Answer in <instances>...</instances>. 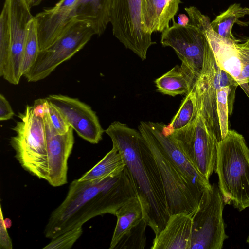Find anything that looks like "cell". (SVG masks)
I'll list each match as a JSON object with an SVG mask.
<instances>
[{
  "label": "cell",
  "mask_w": 249,
  "mask_h": 249,
  "mask_svg": "<svg viewBox=\"0 0 249 249\" xmlns=\"http://www.w3.org/2000/svg\"><path fill=\"white\" fill-rule=\"evenodd\" d=\"M136 197V188L126 166L115 176L94 180L75 179L71 183L64 201L52 213L44 235L52 239L82 226L95 216L115 215L122 206Z\"/></svg>",
  "instance_id": "obj_1"
},
{
  "label": "cell",
  "mask_w": 249,
  "mask_h": 249,
  "mask_svg": "<svg viewBox=\"0 0 249 249\" xmlns=\"http://www.w3.org/2000/svg\"><path fill=\"white\" fill-rule=\"evenodd\" d=\"M105 131L125 162L143 206L148 226L156 236L165 227L170 214L155 159L139 130L114 121Z\"/></svg>",
  "instance_id": "obj_2"
},
{
  "label": "cell",
  "mask_w": 249,
  "mask_h": 249,
  "mask_svg": "<svg viewBox=\"0 0 249 249\" xmlns=\"http://www.w3.org/2000/svg\"><path fill=\"white\" fill-rule=\"evenodd\" d=\"M215 172L224 203L242 211L249 207V148L243 136L229 130L217 143Z\"/></svg>",
  "instance_id": "obj_3"
},
{
  "label": "cell",
  "mask_w": 249,
  "mask_h": 249,
  "mask_svg": "<svg viewBox=\"0 0 249 249\" xmlns=\"http://www.w3.org/2000/svg\"><path fill=\"white\" fill-rule=\"evenodd\" d=\"M195 105V113L190 123L169 134L191 164L209 180L215 169L217 143L222 139L220 129L218 124L203 113L196 94Z\"/></svg>",
  "instance_id": "obj_4"
},
{
  "label": "cell",
  "mask_w": 249,
  "mask_h": 249,
  "mask_svg": "<svg viewBox=\"0 0 249 249\" xmlns=\"http://www.w3.org/2000/svg\"><path fill=\"white\" fill-rule=\"evenodd\" d=\"M138 130L157 164L165 192L170 215L183 213H194L203 192L187 180L151 132L146 122H141Z\"/></svg>",
  "instance_id": "obj_5"
},
{
  "label": "cell",
  "mask_w": 249,
  "mask_h": 249,
  "mask_svg": "<svg viewBox=\"0 0 249 249\" xmlns=\"http://www.w3.org/2000/svg\"><path fill=\"white\" fill-rule=\"evenodd\" d=\"M189 23L178 24L172 19L173 24L161 34L160 43L164 47L172 48L181 61V66L197 80L202 68L208 38L206 27L210 18L195 6L184 8Z\"/></svg>",
  "instance_id": "obj_6"
},
{
  "label": "cell",
  "mask_w": 249,
  "mask_h": 249,
  "mask_svg": "<svg viewBox=\"0 0 249 249\" xmlns=\"http://www.w3.org/2000/svg\"><path fill=\"white\" fill-rule=\"evenodd\" d=\"M18 117L20 120L12 128L16 135L9 142L15 157L26 171L47 181L48 152L43 119L36 116L33 106L29 105Z\"/></svg>",
  "instance_id": "obj_7"
},
{
  "label": "cell",
  "mask_w": 249,
  "mask_h": 249,
  "mask_svg": "<svg viewBox=\"0 0 249 249\" xmlns=\"http://www.w3.org/2000/svg\"><path fill=\"white\" fill-rule=\"evenodd\" d=\"M93 35L96 33L90 22L73 20L50 46L39 51L36 61L24 76L30 82L44 79L81 50Z\"/></svg>",
  "instance_id": "obj_8"
},
{
  "label": "cell",
  "mask_w": 249,
  "mask_h": 249,
  "mask_svg": "<svg viewBox=\"0 0 249 249\" xmlns=\"http://www.w3.org/2000/svg\"><path fill=\"white\" fill-rule=\"evenodd\" d=\"M224 202L218 186L213 183L203 193L193 216L190 249H221L228 238L223 218Z\"/></svg>",
  "instance_id": "obj_9"
},
{
  "label": "cell",
  "mask_w": 249,
  "mask_h": 249,
  "mask_svg": "<svg viewBox=\"0 0 249 249\" xmlns=\"http://www.w3.org/2000/svg\"><path fill=\"white\" fill-rule=\"evenodd\" d=\"M142 0H112L110 23L114 36L142 60L156 43L146 33L142 21Z\"/></svg>",
  "instance_id": "obj_10"
},
{
  "label": "cell",
  "mask_w": 249,
  "mask_h": 249,
  "mask_svg": "<svg viewBox=\"0 0 249 249\" xmlns=\"http://www.w3.org/2000/svg\"><path fill=\"white\" fill-rule=\"evenodd\" d=\"M211 22L206 25V34L216 63L237 82L249 99V44L222 37L213 29Z\"/></svg>",
  "instance_id": "obj_11"
},
{
  "label": "cell",
  "mask_w": 249,
  "mask_h": 249,
  "mask_svg": "<svg viewBox=\"0 0 249 249\" xmlns=\"http://www.w3.org/2000/svg\"><path fill=\"white\" fill-rule=\"evenodd\" d=\"M11 40L9 62L3 76L11 84L17 85L23 76L21 66L28 26L33 19L24 0H5Z\"/></svg>",
  "instance_id": "obj_12"
},
{
  "label": "cell",
  "mask_w": 249,
  "mask_h": 249,
  "mask_svg": "<svg viewBox=\"0 0 249 249\" xmlns=\"http://www.w3.org/2000/svg\"><path fill=\"white\" fill-rule=\"evenodd\" d=\"M46 98L59 109L81 138L92 144L102 140L104 130L90 106L78 99L61 94L49 95Z\"/></svg>",
  "instance_id": "obj_13"
},
{
  "label": "cell",
  "mask_w": 249,
  "mask_h": 249,
  "mask_svg": "<svg viewBox=\"0 0 249 249\" xmlns=\"http://www.w3.org/2000/svg\"><path fill=\"white\" fill-rule=\"evenodd\" d=\"M48 152V177L47 181L53 187L66 184L68 160L74 143L73 129L58 134L52 124L49 112L44 118Z\"/></svg>",
  "instance_id": "obj_14"
},
{
  "label": "cell",
  "mask_w": 249,
  "mask_h": 249,
  "mask_svg": "<svg viewBox=\"0 0 249 249\" xmlns=\"http://www.w3.org/2000/svg\"><path fill=\"white\" fill-rule=\"evenodd\" d=\"M78 0H60L53 7L45 9L34 17L39 51L50 46L74 19Z\"/></svg>",
  "instance_id": "obj_15"
},
{
  "label": "cell",
  "mask_w": 249,
  "mask_h": 249,
  "mask_svg": "<svg viewBox=\"0 0 249 249\" xmlns=\"http://www.w3.org/2000/svg\"><path fill=\"white\" fill-rule=\"evenodd\" d=\"M147 126L163 149L179 169L187 180L201 191L211 186L206 179L191 164L171 135L162 130L163 123L146 122Z\"/></svg>",
  "instance_id": "obj_16"
},
{
  "label": "cell",
  "mask_w": 249,
  "mask_h": 249,
  "mask_svg": "<svg viewBox=\"0 0 249 249\" xmlns=\"http://www.w3.org/2000/svg\"><path fill=\"white\" fill-rule=\"evenodd\" d=\"M194 213L170 215L164 228L153 240L152 249H190Z\"/></svg>",
  "instance_id": "obj_17"
},
{
  "label": "cell",
  "mask_w": 249,
  "mask_h": 249,
  "mask_svg": "<svg viewBox=\"0 0 249 249\" xmlns=\"http://www.w3.org/2000/svg\"><path fill=\"white\" fill-rule=\"evenodd\" d=\"M180 3L181 0H142V21L146 33L152 35L168 28Z\"/></svg>",
  "instance_id": "obj_18"
},
{
  "label": "cell",
  "mask_w": 249,
  "mask_h": 249,
  "mask_svg": "<svg viewBox=\"0 0 249 249\" xmlns=\"http://www.w3.org/2000/svg\"><path fill=\"white\" fill-rule=\"evenodd\" d=\"M112 0H78L74 10L75 19L90 22L96 35L100 36L110 22Z\"/></svg>",
  "instance_id": "obj_19"
},
{
  "label": "cell",
  "mask_w": 249,
  "mask_h": 249,
  "mask_svg": "<svg viewBox=\"0 0 249 249\" xmlns=\"http://www.w3.org/2000/svg\"><path fill=\"white\" fill-rule=\"evenodd\" d=\"M117 223L111 240L109 249H115L120 240L145 219L143 206L138 197L133 198L116 211Z\"/></svg>",
  "instance_id": "obj_20"
},
{
  "label": "cell",
  "mask_w": 249,
  "mask_h": 249,
  "mask_svg": "<svg viewBox=\"0 0 249 249\" xmlns=\"http://www.w3.org/2000/svg\"><path fill=\"white\" fill-rule=\"evenodd\" d=\"M196 80L186 69L176 65L154 82L158 92L174 97L188 94Z\"/></svg>",
  "instance_id": "obj_21"
},
{
  "label": "cell",
  "mask_w": 249,
  "mask_h": 249,
  "mask_svg": "<svg viewBox=\"0 0 249 249\" xmlns=\"http://www.w3.org/2000/svg\"><path fill=\"white\" fill-rule=\"evenodd\" d=\"M125 166L121 154L113 145L111 150L99 162L78 179L79 181L94 180L115 176L122 172Z\"/></svg>",
  "instance_id": "obj_22"
},
{
  "label": "cell",
  "mask_w": 249,
  "mask_h": 249,
  "mask_svg": "<svg viewBox=\"0 0 249 249\" xmlns=\"http://www.w3.org/2000/svg\"><path fill=\"white\" fill-rule=\"evenodd\" d=\"M249 15V8L243 7L240 3L231 5L227 10L216 17L211 22L214 31L219 36L228 39L236 40L232 32L235 23H238L240 18Z\"/></svg>",
  "instance_id": "obj_23"
},
{
  "label": "cell",
  "mask_w": 249,
  "mask_h": 249,
  "mask_svg": "<svg viewBox=\"0 0 249 249\" xmlns=\"http://www.w3.org/2000/svg\"><path fill=\"white\" fill-rule=\"evenodd\" d=\"M195 110V94L193 88L182 101L178 110L171 122L168 125L163 124L162 130L168 134H171L184 127L193 119Z\"/></svg>",
  "instance_id": "obj_24"
},
{
  "label": "cell",
  "mask_w": 249,
  "mask_h": 249,
  "mask_svg": "<svg viewBox=\"0 0 249 249\" xmlns=\"http://www.w3.org/2000/svg\"><path fill=\"white\" fill-rule=\"evenodd\" d=\"M11 40L9 17L6 5L4 4L0 16V76L3 77L11 53Z\"/></svg>",
  "instance_id": "obj_25"
},
{
  "label": "cell",
  "mask_w": 249,
  "mask_h": 249,
  "mask_svg": "<svg viewBox=\"0 0 249 249\" xmlns=\"http://www.w3.org/2000/svg\"><path fill=\"white\" fill-rule=\"evenodd\" d=\"M39 52L38 36L34 18L29 24L24 46L21 72L24 76L36 61Z\"/></svg>",
  "instance_id": "obj_26"
},
{
  "label": "cell",
  "mask_w": 249,
  "mask_h": 249,
  "mask_svg": "<svg viewBox=\"0 0 249 249\" xmlns=\"http://www.w3.org/2000/svg\"><path fill=\"white\" fill-rule=\"evenodd\" d=\"M146 219H143L134 229L124 236L115 249H143L146 245Z\"/></svg>",
  "instance_id": "obj_27"
},
{
  "label": "cell",
  "mask_w": 249,
  "mask_h": 249,
  "mask_svg": "<svg viewBox=\"0 0 249 249\" xmlns=\"http://www.w3.org/2000/svg\"><path fill=\"white\" fill-rule=\"evenodd\" d=\"M83 232L82 226L69 230L52 239L43 249H69L71 248Z\"/></svg>",
  "instance_id": "obj_28"
},
{
  "label": "cell",
  "mask_w": 249,
  "mask_h": 249,
  "mask_svg": "<svg viewBox=\"0 0 249 249\" xmlns=\"http://www.w3.org/2000/svg\"><path fill=\"white\" fill-rule=\"evenodd\" d=\"M49 103V113L53 127L58 134L67 133L71 127L70 125L59 109L51 102Z\"/></svg>",
  "instance_id": "obj_29"
},
{
  "label": "cell",
  "mask_w": 249,
  "mask_h": 249,
  "mask_svg": "<svg viewBox=\"0 0 249 249\" xmlns=\"http://www.w3.org/2000/svg\"><path fill=\"white\" fill-rule=\"evenodd\" d=\"M12 240L8 233L1 208L0 207V249H12Z\"/></svg>",
  "instance_id": "obj_30"
},
{
  "label": "cell",
  "mask_w": 249,
  "mask_h": 249,
  "mask_svg": "<svg viewBox=\"0 0 249 249\" xmlns=\"http://www.w3.org/2000/svg\"><path fill=\"white\" fill-rule=\"evenodd\" d=\"M14 112L9 102L2 94H0V120L6 121L11 119Z\"/></svg>",
  "instance_id": "obj_31"
},
{
  "label": "cell",
  "mask_w": 249,
  "mask_h": 249,
  "mask_svg": "<svg viewBox=\"0 0 249 249\" xmlns=\"http://www.w3.org/2000/svg\"><path fill=\"white\" fill-rule=\"evenodd\" d=\"M33 107L35 115L42 119L49 111V103L46 98L36 100Z\"/></svg>",
  "instance_id": "obj_32"
},
{
  "label": "cell",
  "mask_w": 249,
  "mask_h": 249,
  "mask_svg": "<svg viewBox=\"0 0 249 249\" xmlns=\"http://www.w3.org/2000/svg\"><path fill=\"white\" fill-rule=\"evenodd\" d=\"M189 22V17L184 14H179L178 16V23L179 25L185 26Z\"/></svg>",
  "instance_id": "obj_33"
},
{
  "label": "cell",
  "mask_w": 249,
  "mask_h": 249,
  "mask_svg": "<svg viewBox=\"0 0 249 249\" xmlns=\"http://www.w3.org/2000/svg\"><path fill=\"white\" fill-rule=\"evenodd\" d=\"M42 0H24L27 5L30 9L40 4Z\"/></svg>",
  "instance_id": "obj_34"
},
{
  "label": "cell",
  "mask_w": 249,
  "mask_h": 249,
  "mask_svg": "<svg viewBox=\"0 0 249 249\" xmlns=\"http://www.w3.org/2000/svg\"><path fill=\"white\" fill-rule=\"evenodd\" d=\"M246 242L247 243H248L249 244V235L247 238V240H246Z\"/></svg>",
  "instance_id": "obj_35"
},
{
  "label": "cell",
  "mask_w": 249,
  "mask_h": 249,
  "mask_svg": "<svg viewBox=\"0 0 249 249\" xmlns=\"http://www.w3.org/2000/svg\"><path fill=\"white\" fill-rule=\"evenodd\" d=\"M246 42L249 44V37L246 40Z\"/></svg>",
  "instance_id": "obj_36"
}]
</instances>
